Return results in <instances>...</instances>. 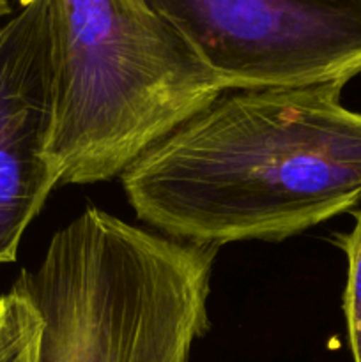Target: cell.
<instances>
[{"label": "cell", "instance_id": "1", "mask_svg": "<svg viewBox=\"0 0 361 362\" xmlns=\"http://www.w3.org/2000/svg\"><path fill=\"white\" fill-rule=\"evenodd\" d=\"M343 83L234 88L122 173L127 204L170 239L285 240L361 202V112Z\"/></svg>", "mask_w": 361, "mask_h": 362}, {"label": "cell", "instance_id": "2", "mask_svg": "<svg viewBox=\"0 0 361 362\" xmlns=\"http://www.w3.org/2000/svg\"><path fill=\"white\" fill-rule=\"evenodd\" d=\"M216 253L87 207L14 281L41 315V362H190Z\"/></svg>", "mask_w": 361, "mask_h": 362}, {"label": "cell", "instance_id": "3", "mask_svg": "<svg viewBox=\"0 0 361 362\" xmlns=\"http://www.w3.org/2000/svg\"><path fill=\"white\" fill-rule=\"evenodd\" d=\"M53 127L62 184L120 177L223 88L144 0H52Z\"/></svg>", "mask_w": 361, "mask_h": 362}, {"label": "cell", "instance_id": "4", "mask_svg": "<svg viewBox=\"0 0 361 362\" xmlns=\"http://www.w3.org/2000/svg\"><path fill=\"white\" fill-rule=\"evenodd\" d=\"M223 90L361 74V0H144Z\"/></svg>", "mask_w": 361, "mask_h": 362}, {"label": "cell", "instance_id": "5", "mask_svg": "<svg viewBox=\"0 0 361 362\" xmlns=\"http://www.w3.org/2000/svg\"><path fill=\"white\" fill-rule=\"evenodd\" d=\"M52 0H34L0 27V265L13 264L57 186Z\"/></svg>", "mask_w": 361, "mask_h": 362}, {"label": "cell", "instance_id": "6", "mask_svg": "<svg viewBox=\"0 0 361 362\" xmlns=\"http://www.w3.org/2000/svg\"><path fill=\"white\" fill-rule=\"evenodd\" d=\"M42 320L16 285L0 296V362H41Z\"/></svg>", "mask_w": 361, "mask_h": 362}, {"label": "cell", "instance_id": "7", "mask_svg": "<svg viewBox=\"0 0 361 362\" xmlns=\"http://www.w3.org/2000/svg\"><path fill=\"white\" fill-rule=\"evenodd\" d=\"M347 258V281L343 290V315L354 362H361V211L354 214L350 232L336 235Z\"/></svg>", "mask_w": 361, "mask_h": 362}, {"label": "cell", "instance_id": "8", "mask_svg": "<svg viewBox=\"0 0 361 362\" xmlns=\"http://www.w3.org/2000/svg\"><path fill=\"white\" fill-rule=\"evenodd\" d=\"M13 7H11V0H0V18L11 14Z\"/></svg>", "mask_w": 361, "mask_h": 362}, {"label": "cell", "instance_id": "9", "mask_svg": "<svg viewBox=\"0 0 361 362\" xmlns=\"http://www.w3.org/2000/svg\"><path fill=\"white\" fill-rule=\"evenodd\" d=\"M18 2H20L21 7H25V6H28V4L34 2V0H18Z\"/></svg>", "mask_w": 361, "mask_h": 362}]
</instances>
